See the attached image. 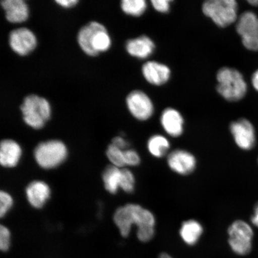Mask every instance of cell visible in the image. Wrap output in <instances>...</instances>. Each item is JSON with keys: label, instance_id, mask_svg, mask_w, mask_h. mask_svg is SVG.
<instances>
[{"label": "cell", "instance_id": "cell-21", "mask_svg": "<svg viewBox=\"0 0 258 258\" xmlns=\"http://www.w3.org/2000/svg\"><path fill=\"white\" fill-rule=\"evenodd\" d=\"M121 169L114 166L106 167L103 173V180L106 190L111 194H115L120 188Z\"/></svg>", "mask_w": 258, "mask_h": 258}, {"label": "cell", "instance_id": "cell-29", "mask_svg": "<svg viewBox=\"0 0 258 258\" xmlns=\"http://www.w3.org/2000/svg\"><path fill=\"white\" fill-rule=\"evenodd\" d=\"M171 3L172 1H170V0H153L151 1V4L154 9L161 14H166L169 12Z\"/></svg>", "mask_w": 258, "mask_h": 258}, {"label": "cell", "instance_id": "cell-26", "mask_svg": "<svg viewBox=\"0 0 258 258\" xmlns=\"http://www.w3.org/2000/svg\"><path fill=\"white\" fill-rule=\"evenodd\" d=\"M156 230L154 227L141 228L137 229V235L139 240L147 243L153 239Z\"/></svg>", "mask_w": 258, "mask_h": 258}, {"label": "cell", "instance_id": "cell-7", "mask_svg": "<svg viewBox=\"0 0 258 258\" xmlns=\"http://www.w3.org/2000/svg\"><path fill=\"white\" fill-rule=\"evenodd\" d=\"M236 30L247 49L258 51V17L255 14L251 12L242 14L238 18Z\"/></svg>", "mask_w": 258, "mask_h": 258}, {"label": "cell", "instance_id": "cell-10", "mask_svg": "<svg viewBox=\"0 0 258 258\" xmlns=\"http://www.w3.org/2000/svg\"><path fill=\"white\" fill-rule=\"evenodd\" d=\"M9 43L15 53L24 56L35 49L37 40L33 32L24 27L15 29L10 32Z\"/></svg>", "mask_w": 258, "mask_h": 258}, {"label": "cell", "instance_id": "cell-19", "mask_svg": "<svg viewBox=\"0 0 258 258\" xmlns=\"http://www.w3.org/2000/svg\"><path fill=\"white\" fill-rule=\"evenodd\" d=\"M114 221L123 237L130 234L132 225H134L132 203L119 208L115 212Z\"/></svg>", "mask_w": 258, "mask_h": 258}, {"label": "cell", "instance_id": "cell-6", "mask_svg": "<svg viewBox=\"0 0 258 258\" xmlns=\"http://www.w3.org/2000/svg\"><path fill=\"white\" fill-rule=\"evenodd\" d=\"M228 244L238 255L244 256L250 252L252 248L253 231L246 222L238 219L228 228Z\"/></svg>", "mask_w": 258, "mask_h": 258}, {"label": "cell", "instance_id": "cell-34", "mask_svg": "<svg viewBox=\"0 0 258 258\" xmlns=\"http://www.w3.org/2000/svg\"><path fill=\"white\" fill-rule=\"evenodd\" d=\"M159 258H173L172 256L169 255V254L166 253H162L160 254Z\"/></svg>", "mask_w": 258, "mask_h": 258}, {"label": "cell", "instance_id": "cell-11", "mask_svg": "<svg viewBox=\"0 0 258 258\" xmlns=\"http://www.w3.org/2000/svg\"><path fill=\"white\" fill-rule=\"evenodd\" d=\"M167 163L171 170L179 175H189L195 172L198 161L189 151L177 149L167 155Z\"/></svg>", "mask_w": 258, "mask_h": 258}, {"label": "cell", "instance_id": "cell-27", "mask_svg": "<svg viewBox=\"0 0 258 258\" xmlns=\"http://www.w3.org/2000/svg\"><path fill=\"white\" fill-rule=\"evenodd\" d=\"M125 165L137 166L141 163V157L136 151L128 149L124 151Z\"/></svg>", "mask_w": 258, "mask_h": 258}, {"label": "cell", "instance_id": "cell-18", "mask_svg": "<svg viewBox=\"0 0 258 258\" xmlns=\"http://www.w3.org/2000/svg\"><path fill=\"white\" fill-rule=\"evenodd\" d=\"M203 225L196 219H188L183 222L179 230L180 238L188 246L198 243L203 233Z\"/></svg>", "mask_w": 258, "mask_h": 258}, {"label": "cell", "instance_id": "cell-23", "mask_svg": "<svg viewBox=\"0 0 258 258\" xmlns=\"http://www.w3.org/2000/svg\"><path fill=\"white\" fill-rule=\"evenodd\" d=\"M124 151L112 144L109 145L106 150V156L113 166L117 167L118 168L125 166Z\"/></svg>", "mask_w": 258, "mask_h": 258}, {"label": "cell", "instance_id": "cell-9", "mask_svg": "<svg viewBox=\"0 0 258 258\" xmlns=\"http://www.w3.org/2000/svg\"><path fill=\"white\" fill-rule=\"evenodd\" d=\"M230 131L235 143L240 149L249 151L256 144L255 131L252 124L246 118L232 122Z\"/></svg>", "mask_w": 258, "mask_h": 258}, {"label": "cell", "instance_id": "cell-12", "mask_svg": "<svg viewBox=\"0 0 258 258\" xmlns=\"http://www.w3.org/2000/svg\"><path fill=\"white\" fill-rule=\"evenodd\" d=\"M142 73L147 82L157 86L166 84L171 76L169 68L156 61H148L144 64L142 68Z\"/></svg>", "mask_w": 258, "mask_h": 258}, {"label": "cell", "instance_id": "cell-22", "mask_svg": "<svg viewBox=\"0 0 258 258\" xmlns=\"http://www.w3.org/2000/svg\"><path fill=\"white\" fill-rule=\"evenodd\" d=\"M120 6L125 14L136 17L143 15L147 8L145 0H122Z\"/></svg>", "mask_w": 258, "mask_h": 258}, {"label": "cell", "instance_id": "cell-36", "mask_svg": "<svg viewBox=\"0 0 258 258\" xmlns=\"http://www.w3.org/2000/svg\"><path fill=\"white\" fill-rule=\"evenodd\" d=\"M257 162H258V159H257Z\"/></svg>", "mask_w": 258, "mask_h": 258}, {"label": "cell", "instance_id": "cell-20", "mask_svg": "<svg viewBox=\"0 0 258 258\" xmlns=\"http://www.w3.org/2000/svg\"><path fill=\"white\" fill-rule=\"evenodd\" d=\"M170 148V142L163 135H153L147 142L148 152L157 159H161L166 156L169 153Z\"/></svg>", "mask_w": 258, "mask_h": 258}, {"label": "cell", "instance_id": "cell-1", "mask_svg": "<svg viewBox=\"0 0 258 258\" xmlns=\"http://www.w3.org/2000/svg\"><path fill=\"white\" fill-rule=\"evenodd\" d=\"M77 39L80 47L90 56L105 52L111 45V37L106 28L96 21L90 22L81 28Z\"/></svg>", "mask_w": 258, "mask_h": 258}, {"label": "cell", "instance_id": "cell-30", "mask_svg": "<svg viewBox=\"0 0 258 258\" xmlns=\"http://www.w3.org/2000/svg\"><path fill=\"white\" fill-rule=\"evenodd\" d=\"M112 144L124 151V149H126V148L128 147L127 142L125 141L123 138L121 137H117L113 139Z\"/></svg>", "mask_w": 258, "mask_h": 258}, {"label": "cell", "instance_id": "cell-13", "mask_svg": "<svg viewBox=\"0 0 258 258\" xmlns=\"http://www.w3.org/2000/svg\"><path fill=\"white\" fill-rule=\"evenodd\" d=\"M160 122L166 133L173 138H178L184 130V120L180 113L176 109L167 108L161 115Z\"/></svg>", "mask_w": 258, "mask_h": 258}, {"label": "cell", "instance_id": "cell-3", "mask_svg": "<svg viewBox=\"0 0 258 258\" xmlns=\"http://www.w3.org/2000/svg\"><path fill=\"white\" fill-rule=\"evenodd\" d=\"M20 109L25 123L35 129L43 127L49 120L51 113L47 100L35 94L25 97Z\"/></svg>", "mask_w": 258, "mask_h": 258}, {"label": "cell", "instance_id": "cell-28", "mask_svg": "<svg viewBox=\"0 0 258 258\" xmlns=\"http://www.w3.org/2000/svg\"><path fill=\"white\" fill-rule=\"evenodd\" d=\"M11 244V233L8 228L1 225L0 227V249L3 251L9 250Z\"/></svg>", "mask_w": 258, "mask_h": 258}, {"label": "cell", "instance_id": "cell-24", "mask_svg": "<svg viewBox=\"0 0 258 258\" xmlns=\"http://www.w3.org/2000/svg\"><path fill=\"white\" fill-rule=\"evenodd\" d=\"M135 185V176L130 170L121 169L120 188L125 192L131 194L134 191Z\"/></svg>", "mask_w": 258, "mask_h": 258}, {"label": "cell", "instance_id": "cell-5", "mask_svg": "<svg viewBox=\"0 0 258 258\" xmlns=\"http://www.w3.org/2000/svg\"><path fill=\"white\" fill-rule=\"evenodd\" d=\"M67 156L66 145L57 140L40 143L34 151L35 159L38 165L46 169H53L60 165Z\"/></svg>", "mask_w": 258, "mask_h": 258}, {"label": "cell", "instance_id": "cell-14", "mask_svg": "<svg viewBox=\"0 0 258 258\" xmlns=\"http://www.w3.org/2000/svg\"><path fill=\"white\" fill-rule=\"evenodd\" d=\"M0 3L9 22L18 24L27 20L29 8L24 0H3Z\"/></svg>", "mask_w": 258, "mask_h": 258}, {"label": "cell", "instance_id": "cell-25", "mask_svg": "<svg viewBox=\"0 0 258 258\" xmlns=\"http://www.w3.org/2000/svg\"><path fill=\"white\" fill-rule=\"evenodd\" d=\"M13 199L8 193L2 191L0 192V216L1 217L7 214L13 205Z\"/></svg>", "mask_w": 258, "mask_h": 258}, {"label": "cell", "instance_id": "cell-15", "mask_svg": "<svg viewBox=\"0 0 258 258\" xmlns=\"http://www.w3.org/2000/svg\"><path fill=\"white\" fill-rule=\"evenodd\" d=\"M125 47L131 56L144 59L153 53L156 46L149 37L142 35L133 39L128 40Z\"/></svg>", "mask_w": 258, "mask_h": 258}, {"label": "cell", "instance_id": "cell-2", "mask_svg": "<svg viewBox=\"0 0 258 258\" xmlns=\"http://www.w3.org/2000/svg\"><path fill=\"white\" fill-rule=\"evenodd\" d=\"M217 92L227 101H240L246 96L247 83L238 70L230 67L222 68L217 73Z\"/></svg>", "mask_w": 258, "mask_h": 258}, {"label": "cell", "instance_id": "cell-33", "mask_svg": "<svg viewBox=\"0 0 258 258\" xmlns=\"http://www.w3.org/2000/svg\"><path fill=\"white\" fill-rule=\"evenodd\" d=\"M251 82L254 89L258 92V69L256 72H254L252 76H251Z\"/></svg>", "mask_w": 258, "mask_h": 258}, {"label": "cell", "instance_id": "cell-4", "mask_svg": "<svg viewBox=\"0 0 258 258\" xmlns=\"http://www.w3.org/2000/svg\"><path fill=\"white\" fill-rule=\"evenodd\" d=\"M203 14L219 27L225 28L238 20V4L235 0H208L202 5Z\"/></svg>", "mask_w": 258, "mask_h": 258}, {"label": "cell", "instance_id": "cell-32", "mask_svg": "<svg viewBox=\"0 0 258 258\" xmlns=\"http://www.w3.org/2000/svg\"><path fill=\"white\" fill-rule=\"evenodd\" d=\"M251 224L258 228V202L254 205L253 209V214L250 218Z\"/></svg>", "mask_w": 258, "mask_h": 258}, {"label": "cell", "instance_id": "cell-17", "mask_svg": "<svg viewBox=\"0 0 258 258\" xmlns=\"http://www.w3.org/2000/svg\"><path fill=\"white\" fill-rule=\"evenodd\" d=\"M21 154V148L16 142L11 140L2 141L0 145V163L3 166H16L20 160Z\"/></svg>", "mask_w": 258, "mask_h": 258}, {"label": "cell", "instance_id": "cell-16", "mask_svg": "<svg viewBox=\"0 0 258 258\" xmlns=\"http://www.w3.org/2000/svg\"><path fill=\"white\" fill-rule=\"evenodd\" d=\"M28 201L35 208L39 209L44 205L50 195L49 186L43 181H34L26 189Z\"/></svg>", "mask_w": 258, "mask_h": 258}, {"label": "cell", "instance_id": "cell-31", "mask_svg": "<svg viewBox=\"0 0 258 258\" xmlns=\"http://www.w3.org/2000/svg\"><path fill=\"white\" fill-rule=\"evenodd\" d=\"M55 2L61 7L72 8L79 3L78 0H56Z\"/></svg>", "mask_w": 258, "mask_h": 258}, {"label": "cell", "instance_id": "cell-8", "mask_svg": "<svg viewBox=\"0 0 258 258\" xmlns=\"http://www.w3.org/2000/svg\"><path fill=\"white\" fill-rule=\"evenodd\" d=\"M127 107L131 114L140 121L150 119L154 114V104L150 97L140 90H135L127 95Z\"/></svg>", "mask_w": 258, "mask_h": 258}, {"label": "cell", "instance_id": "cell-35", "mask_svg": "<svg viewBox=\"0 0 258 258\" xmlns=\"http://www.w3.org/2000/svg\"><path fill=\"white\" fill-rule=\"evenodd\" d=\"M248 3L252 6H258V0H250V1H248Z\"/></svg>", "mask_w": 258, "mask_h": 258}]
</instances>
